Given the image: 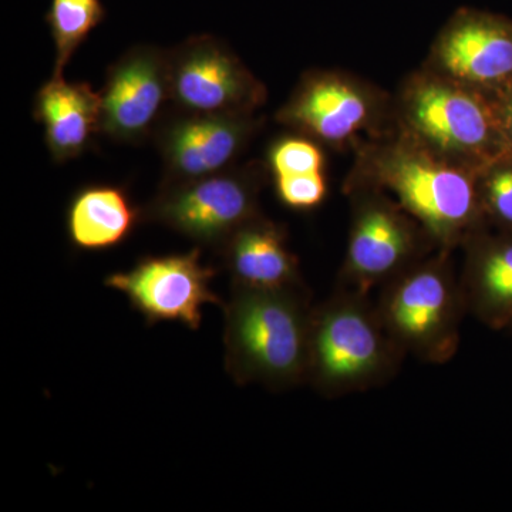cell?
Returning a JSON list of instances; mask_svg holds the SVG:
<instances>
[{"mask_svg": "<svg viewBox=\"0 0 512 512\" xmlns=\"http://www.w3.org/2000/svg\"><path fill=\"white\" fill-rule=\"evenodd\" d=\"M477 181L478 170L441 156L392 123L356 148L343 191L383 192L419 222L437 249L454 251L487 228Z\"/></svg>", "mask_w": 512, "mask_h": 512, "instance_id": "1", "label": "cell"}, {"mask_svg": "<svg viewBox=\"0 0 512 512\" xmlns=\"http://www.w3.org/2000/svg\"><path fill=\"white\" fill-rule=\"evenodd\" d=\"M313 308L303 286H231L224 302L225 369L238 384L285 390L308 380Z\"/></svg>", "mask_w": 512, "mask_h": 512, "instance_id": "2", "label": "cell"}, {"mask_svg": "<svg viewBox=\"0 0 512 512\" xmlns=\"http://www.w3.org/2000/svg\"><path fill=\"white\" fill-rule=\"evenodd\" d=\"M392 119L423 146L474 170L510 151L500 100L423 66L392 96Z\"/></svg>", "mask_w": 512, "mask_h": 512, "instance_id": "3", "label": "cell"}, {"mask_svg": "<svg viewBox=\"0 0 512 512\" xmlns=\"http://www.w3.org/2000/svg\"><path fill=\"white\" fill-rule=\"evenodd\" d=\"M366 293L339 288L313 308L308 380L325 397L390 382L404 360Z\"/></svg>", "mask_w": 512, "mask_h": 512, "instance_id": "4", "label": "cell"}, {"mask_svg": "<svg viewBox=\"0 0 512 512\" xmlns=\"http://www.w3.org/2000/svg\"><path fill=\"white\" fill-rule=\"evenodd\" d=\"M453 251L437 249L382 286L377 313L390 338L410 355L443 365L460 348L467 308Z\"/></svg>", "mask_w": 512, "mask_h": 512, "instance_id": "5", "label": "cell"}, {"mask_svg": "<svg viewBox=\"0 0 512 512\" xmlns=\"http://www.w3.org/2000/svg\"><path fill=\"white\" fill-rule=\"evenodd\" d=\"M275 120L320 146H362L392 126V96L353 74L311 70L303 74Z\"/></svg>", "mask_w": 512, "mask_h": 512, "instance_id": "6", "label": "cell"}, {"mask_svg": "<svg viewBox=\"0 0 512 512\" xmlns=\"http://www.w3.org/2000/svg\"><path fill=\"white\" fill-rule=\"evenodd\" d=\"M266 165L251 161L194 180L161 184L143 210V221L163 225L220 251L234 232L261 214Z\"/></svg>", "mask_w": 512, "mask_h": 512, "instance_id": "7", "label": "cell"}, {"mask_svg": "<svg viewBox=\"0 0 512 512\" xmlns=\"http://www.w3.org/2000/svg\"><path fill=\"white\" fill-rule=\"evenodd\" d=\"M352 214L340 288L366 293L437 251L419 222L375 190L349 192Z\"/></svg>", "mask_w": 512, "mask_h": 512, "instance_id": "8", "label": "cell"}, {"mask_svg": "<svg viewBox=\"0 0 512 512\" xmlns=\"http://www.w3.org/2000/svg\"><path fill=\"white\" fill-rule=\"evenodd\" d=\"M167 55L174 110L254 114L268 99L264 83L217 37H188Z\"/></svg>", "mask_w": 512, "mask_h": 512, "instance_id": "9", "label": "cell"}, {"mask_svg": "<svg viewBox=\"0 0 512 512\" xmlns=\"http://www.w3.org/2000/svg\"><path fill=\"white\" fill-rule=\"evenodd\" d=\"M215 275L212 266L202 264L197 247L184 254L144 256L128 271L107 276L104 284L123 293L148 325L178 322L198 330L205 305H224L211 288Z\"/></svg>", "mask_w": 512, "mask_h": 512, "instance_id": "10", "label": "cell"}, {"mask_svg": "<svg viewBox=\"0 0 512 512\" xmlns=\"http://www.w3.org/2000/svg\"><path fill=\"white\" fill-rule=\"evenodd\" d=\"M423 67L503 99L512 87V19L488 10L457 9L434 39Z\"/></svg>", "mask_w": 512, "mask_h": 512, "instance_id": "11", "label": "cell"}, {"mask_svg": "<svg viewBox=\"0 0 512 512\" xmlns=\"http://www.w3.org/2000/svg\"><path fill=\"white\" fill-rule=\"evenodd\" d=\"M262 127L254 114H194L174 110L154 140L164 164L163 184L194 180L237 164Z\"/></svg>", "mask_w": 512, "mask_h": 512, "instance_id": "12", "label": "cell"}, {"mask_svg": "<svg viewBox=\"0 0 512 512\" xmlns=\"http://www.w3.org/2000/svg\"><path fill=\"white\" fill-rule=\"evenodd\" d=\"M101 134L140 144L156 133L170 100L167 50L136 46L107 70L100 92Z\"/></svg>", "mask_w": 512, "mask_h": 512, "instance_id": "13", "label": "cell"}, {"mask_svg": "<svg viewBox=\"0 0 512 512\" xmlns=\"http://www.w3.org/2000/svg\"><path fill=\"white\" fill-rule=\"evenodd\" d=\"M461 248L467 312L487 328L512 329V234L483 228Z\"/></svg>", "mask_w": 512, "mask_h": 512, "instance_id": "14", "label": "cell"}, {"mask_svg": "<svg viewBox=\"0 0 512 512\" xmlns=\"http://www.w3.org/2000/svg\"><path fill=\"white\" fill-rule=\"evenodd\" d=\"M33 117L45 133L55 163L79 158L101 134V97L89 83L66 82L53 74L35 97Z\"/></svg>", "mask_w": 512, "mask_h": 512, "instance_id": "15", "label": "cell"}, {"mask_svg": "<svg viewBox=\"0 0 512 512\" xmlns=\"http://www.w3.org/2000/svg\"><path fill=\"white\" fill-rule=\"evenodd\" d=\"M218 252L232 285L261 289L305 285L285 229L262 214L242 225Z\"/></svg>", "mask_w": 512, "mask_h": 512, "instance_id": "16", "label": "cell"}, {"mask_svg": "<svg viewBox=\"0 0 512 512\" xmlns=\"http://www.w3.org/2000/svg\"><path fill=\"white\" fill-rule=\"evenodd\" d=\"M143 221L126 188L92 184L73 195L66 212L70 242L80 251H107L119 247Z\"/></svg>", "mask_w": 512, "mask_h": 512, "instance_id": "17", "label": "cell"}, {"mask_svg": "<svg viewBox=\"0 0 512 512\" xmlns=\"http://www.w3.org/2000/svg\"><path fill=\"white\" fill-rule=\"evenodd\" d=\"M104 18L101 0H52L45 19L56 47L55 76H63L64 67Z\"/></svg>", "mask_w": 512, "mask_h": 512, "instance_id": "18", "label": "cell"}, {"mask_svg": "<svg viewBox=\"0 0 512 512\" xmlns=\"http://www.w3.org/2000/svg\"><path fill=\"white\" fill-rule=\"evenodd\" d=\"M477 184L487 227L512 234V151L481 168Z\"/></svg>", "mask_w": 512, "mask_h": 512, "instance_id": "19", "label": "cell"}, {"mask_svg": "<svg viewBox=\"0 0 512 512\" xmlns=\"http://www.w3.org/2000/svg\"><path fill=\"white\" fill-rule=\"evenodd\" d=\"M266 170L272 178L326 173V154L315 140L295 133L269 147Z\"/></svg>", "mask_w": 512, "mask_h": 512, "instance_id": "20", "label": "cell"}, {"mask_svg": "<svg viewBox=\"0 0 512 512\" xmlns=\"http://www.w3.org/2000/svg\"><path fill=\"white\" fill-rule=\"evenodd\" d=\"M279 201L296 211L319 207L328 195L326 173L274 178Z\"/></svg>", "mask_w": 512, "mask_h": 512, "instance_id": "21", "label": "cell"}, {"mask_svg": "<svg viewBox=\"0 0 512 512\" xmlns=\"http://www.w3.org/2000/svg\"><path fill=\"white\" fill-rule=\"evenodd\" d=\"M500 101L505 137H507L508 148L512 151V87L504 94L503 99Z\"/></svg>", "mask_w": 512, "mask_h": 512, "instance_id": "22", "label": "cell"}]
</instances>
